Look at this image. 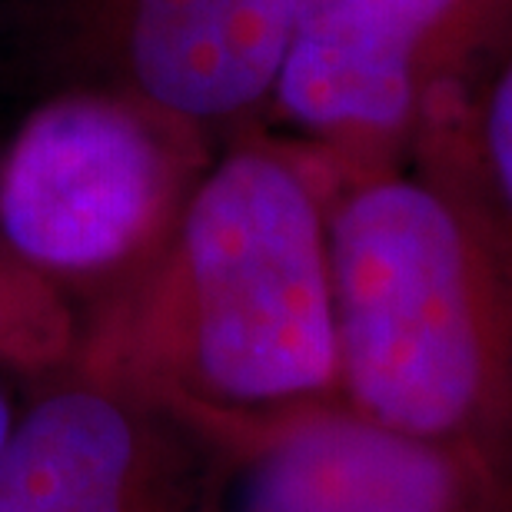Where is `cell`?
Here are the masks:
<instances>
[{"label":"cell","mask_w":512,"mask_h":512,"mask_svg":"<svg viewBox=\"0 0 512 512\" xmlns=\"http://www.w3.org/2000/svg\"><path fill=\"white\" fill-rule=\"evenodd\" d=\"M217 150L114 90H50L0 153V243L74 310H94L163 250Z\"/></svg>","instance_id":"cell-3"},{"label":"cell","mask_w":512,"mask_h":512,"mask_svg":"<svg viewBox=\"0 0 512 512\" xmlns=\"http://www.w3.org/2000/svg\"><path fill=\"white\" fill-rule=\"evenodd\" d=\"M509 0H296L263 120L330 167L413 153Z\"/></svg>","instance_id":"cell-4"},{"label":"cell","mask_w":512,"mask_h":512,"mask_svg":"<svg viewBox=\"0 0 512 512\" xmlns=\"http://www.w3.org/2000/svg\"><path fill=\"white\" fill-rule=\"evenodd\" d=\"M80 316L0 243V370L44 376L74 360Z\"/></svg>","instance_id":"cell-9"},{"label":"cell","mask_w":512,"mask_h":512,"mask_svg":"<svg viewBox=\"0 0 512 512\" xmlns=\"http://www.w3.org/2000/svg\"><path fill=\"white\" fill-rule=\"evenodd\" d=\"M227 512H512V476L346 399L263 423L227 453Z\"/></svg>","instance_id":"cell-7"},{"label":"cell","mask_w":512,"mask_h":512,"mask_svg":"<svg viewBox=\"0 0 512 512\" xmlns=\"http://www.w3.org/2000/svg\"><path fill=\"white\" fill-rule=\"evenodd\" d=\"M14 416H17V406L4 389V383H0V449H4V443H7V433H10V426H14Z\"/></svg>","instance_id":"cell-10"},{"label":"cell","mask_w":512,"mask_h":512,"mask_svg":"<svg viewBox=\"0 0 512 512\" xmlns=\"http://www.w3.org/2000/svg\"><path fill=\"white\" fill-rule=\"evenodd\" d=\"M296 0H27L20 40L50 90L100 87L220 147L263 124Z\"/></svg>","instance_id":"cell-5"},{"label":"cell","mask_w":512,"mask_h":512,"mask_svg":"<svg viewBox=\"0 0 512 512\" xmlns=\"http://www.w3.org/2000/svg\"><path fill=\"white\" fill-rule=\"evenodd\" d=\"M466 157L512 227V0L446 90Z\"/></svg>","instance_id":"cell-8"},{"label":"cell","mask_w":512,"mask_h":512,"mask_svg":"<svg viewBox=\"0 0 512 512\" xmlns=\"http://www.w3.org/2000/svg\"><path fill=\"white\" fill-rule=\"evenodd\" d=\"M446 90L406 160L323 163L340 393L512 476V227Z\"/></svg>","instance_id":"cell-2"},{"label":"cell","mask_w":512,"mask_h":512,"mask_svg":"<svg viewBox=\"0 0 512 512\" xmlns=\"http://www.w3.org/2000/svg\"><path fill=\"white\" fill-rule=\"evenodd\" d=\"M74 360L220 453L343 399L323 160L263 130L223 143L147 270L80 316Z\"/></svg>","instance_id":"cell-1"},{"label":"cell","mask_w":512,"mask_h":512,"mask_svg":"<svg viewBox=\"0 0 512 512\" xmlns=\"http://www.w3.org/2000/svg\"><path fill=\"white\" fill-rule=\"evenodd\" d=\"M17 409L0 512H227V459L187 423L70 360Z\"/></svg>","instance_id":"cell-6"}]
</instances>
